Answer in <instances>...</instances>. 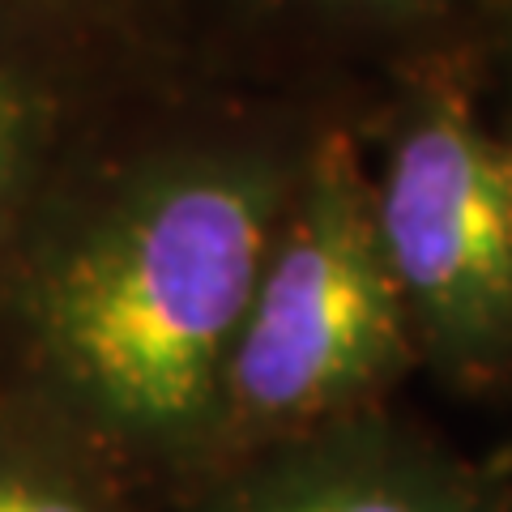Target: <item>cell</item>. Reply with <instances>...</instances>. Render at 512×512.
Returning <instances> with one entry per match:
<instances>
[{
  "instance_id": "3957f363",
  "label": "cell",
  "mask_w": 512,
  "mask_h": 512,
  "mask_svg": "<svg viewBox=\"0 0 512 512\" xmlns=\"http://www.w3.org/2000/svg\"><path fill=\"white\" fill-rule=\"evenodd\" d=\"M410 325L457 359L512 342V154L466 107L423 111L376 184Z\"/></svg>"
},
{
  "instance_id": "5b68a950",
  "label": "cell",
  "mask_w": 512,
  "mask_h": 512,
  "mask_svg": "<svg viewBox=\"0 0 512 512\" xmlns=\"http://www.w3.org/2000/svg\"><path fill=\"white\" fill-rule=\"evenodd\" d=\"M0 512H107V504L52 448L0 427Z\"/></svg>"
},
{
  "instance_id": "6da1fadb",
  "label": "cell",
  "mask_w": 512,
  "mask_h": 512,
  "mask_svg": "<svg viewBox=\"0 0 512 512\" xmlns=\"http://www.w3.org/2000/svg\"><path fill=\"white\" fill-rule=\"evenodd\" d=\"M286 192L256 154H184L60 231L30 265L22 312L64 402L133 444H188L218 423Z\"/></svg>"
},
{
  "instance_id": "277c9868",
  "label": "cell",
  "mask_w": 512,
  "mask_h": 512,
  "mask_svg": "<svg viewBox=\"0 0 512 512\" xmlns=\"http://www.w3.org/2000/svg\"><path fill=\"white\" fill-rule=\"evenodd\" d=\"M222 512H466L423 466L380 448H333L256 478Z\"/></svg>"
},
{
  "instance_id": "8992f818",
  "label": "cell",
  "mask_w": 512,
  "mask_h": 512,
  "mask_svg": "<svg viewBox=\"0 0 512 512\" xmlns=\"http://www.w3.org/2000/svg\"><path fill=\"white\" fill-rule=\"evenodd\" d=\"M39 124H43V103L35 86L9 60H0V239H5L9 214L22 197Z\"/></svg>"
},
{
  "instance_id": "7a4b0ae2",
  "label": "cell",
  "mask_w": 512,
  "mask_h": 512,
  "mask_svg": "<svg viewBox=\"0 0 512 512\" xmlns=\"http://www.w3.org/2000/svg\"><path fill=\"white\" fill-rule=\"evenodd\" d=\"M406 346L410 312L384 252L376 184L355 146L329 137L286 192L218 419L244 431L320 423L389 380Z\"/></svg>"
}]
</instances>
